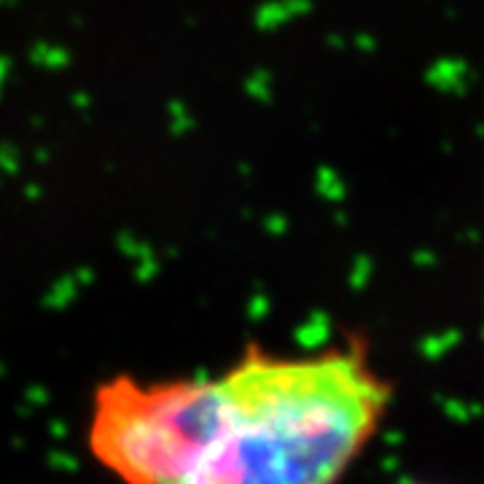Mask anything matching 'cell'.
<instances>
[{"label": "cell", "mask_w": 484, "mask_h": 484, "mask_svg": "<svg viewBox=\"0 0 484 484\" xmlns=\"http://www.w3.org/2000/svg\"><path fill=\"white\" fill-rule=\"evenodd\" d=\"M393 385L363 342L250 345L202 377L199 447L183 484H339L379 433Z\"/></svg>", "instance_id": "cell-1"}, {"label": "cell", "mask_w": 484, "mask_h": 484, "mask_svg": "<svg viewBox=\"0 0 484 484\" xmlns=\"http://www.w3.org/2000/svg\"><path fill=\"white\" fill-rule=\"evenodd\" d=\"M414 484H433V482H414Z\"/></svg>", "instance_id": "cell-2"}]
</instances>
